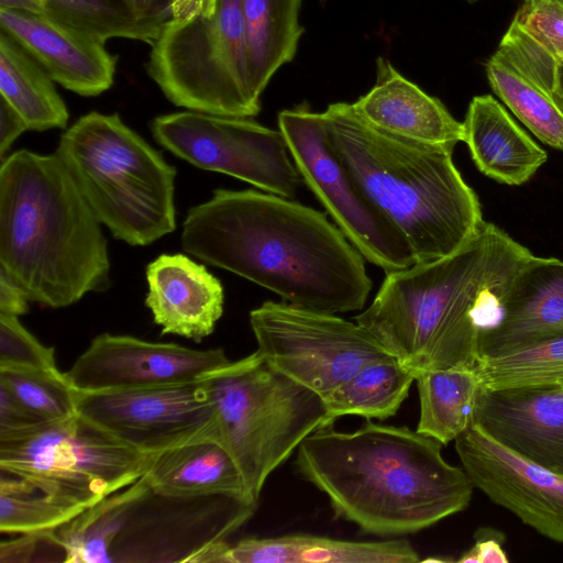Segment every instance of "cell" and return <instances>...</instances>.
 I'll use <instances>...</instances> for the list:
<instances>
[{
    "mask_svg": "<svg viewBox=\"0 0 563 563\" xmlns=\"http://www.w3.org/2000/svg\"><path fill=\"white\" fill-rule=\"evenodd\" d=\"M27 126L21 115L2 97H0V157L7 156L13 142L25 131Z\"/></svg>",
    "mask_w": 563,
    "mask_h": 563,
    "instance_id": "obj_40",
    "label": "cell"
},
{
    "mask_svg": "<svg viewBox=\"0 0 563 563\" xmlns=\"http://www.w3.org/2000/svg\"><path fill=\"white\" fill-rule=\"evenodd\" d=\"M442 443L413 431L372 422L353 432L333 424L297 448L296 467L362 531L391 537L418 532L464 510L474 486L448 463Z\"/></svg>",
    "mask_w": 563,
    "mask_h": 563,
    "instance_id": "obj_3",
    "label": "cell"
},
{
    "mask_svg": "<svg viewBox=\"0 0 563 563\" xmlns=\"http://www.w3.org/2000/svg\"><path fill=\"white\" fill-rule=\"evenodd\" d=\"M0 481V531L29 533L55 530L86 508L36 489L8 474Z\"/></svg>",
    "mask_w": 563,
    "mask_h": 563,
    "instance_id": "obj_31",
    "label": "cell"
},
{
    "mask_svg": "<svg viewBox=\"0 0 563 563\" xmlns=\"http://www.w3.org/2000/svg\"><path fill=\"white\" fill-rule=\"evenodd\" d=\"M145 305L162 333L199 343L223 313L221 282L205 265L184 254H162L146 267Z\"/></svg>",
    "mask_w": 563,
    "mask_h": 563,
    "instance_id": "obj_19",
    "label": "cell"
},
{
    "mask_svg": "<svg viewBox=\"0 0 563 563\" xmlns=\"http://www.w3.org/2000/svg\"><path fill=\"white\" fill-rule=\"evenodd\" d=\"M408 540L350 541L311 534L224 540L201 549L194 562L212 563H416Z\"/></svg>",
    "mask_w": 563,
    "mask_h": 563,
    "instance_id": "obj_20",
    "label": "cell"
},
{
    "mask_svg": "<svg viewBox=\"0 0 563 563\" xmlns=\"http://www.w3.org/2000/svg\"><path fill=\"white\" fill-rule=\"evenodd\" d=\"M563 4V0H559Z\"/></svg>",
    "mask_w": 563,
    "mask_h": 563,
    "instance_id": "obj_44",
    "label": "cell"
},
{
    "mask_svg": "<svg viewBox=\"0 0 563 563\" xmlns=\"http://www.w3.org/2000/svg\"><path fill=\"white\" fill-rule=\"evenodd\" d=\"M1 31L27 51L52 79L80 96H98L113 84L115 57L104 43L46 13L0 9Z\"/></svg>",
    "mask_w": 563,
    "mask_h": 563,
    "instance_id": "obj_17",
    "label": "cell"
},
{
    "mask_svg": "<svg viewBox=\"0 0 563 563\" xmlns=\"http://www.w3.org/2000/svg\"><path fill=\"white\" fill-rule=\"evenodd\" d=\"M200 382L213 407L218 442L258 501L268 476L322 427L323 399L275 369L257 351L207 372Z\"/></svg>",
    "mask_w": 563,
    "mask_h": 563,
    "instance_id": "obj_7",
    "label": "cell"
},
{
    "mask_svg": "<svg viewBox=\"0 0 563 563\" xmlns=\"http://www.w3.org/2000/svg\"><path fill=\"white\" fill-rule=\"evenodd\" d=\"M151 131L175 156L265 192L291 199L302 181L280 130L251 118L188 110L156 117Z\"/></svg>",
    "mask_w": 563,
    "mask_h": 563,
    "instance_id": "obj_12",
    "label": "cell"
},
{
    "mask_svg": "<svg viewBox=\"0 0 563 563\" xmlns=\"http://www.w3.org/2000/svg\"><path fill=\"white\" fill-rule=\"evenodd\" d=\"M472 485L540 534L563 543V477L472 424L455 440Z\"/></svg>",
    "mask_w": 563,
    "mask_h": 563,
    "instance_id": "obj_14",
    "label": "cell"
},
{
    "mask_svg": "<svg viewBox=\"0 0 563 563\" xmlns=\"http://www.w3.org/2000/svg\"><path fill=\"white\" fill-rule=\"evenodd\" d=\"M257 352L322 399L362 367L394 357L366 329L335 313L265 301L250 312Z\"/></svg>",
    "mask_w": 563,
    "mask_h": 563,
    "instance_id": "obj_10",
    "label": "cell"
},
{
    "mask_svg": "<svg viewBox=\"0 0 563 563\" xmlns=\"http://www.w3.org/2000/svg\"><path fill=\"white\" fill-rule=\"evenodd\" d=\"M76 411L146 454L199 440L218 441L213 407L200 379L123 390H76Z\"/></svg>",
    "mask_w": 563,
    "mask_h": 563,
    "instance_id": "obj_13",
    "label": "cell"
},
{
    "mask_svg": "<svg viewBox=\"0 0 563 563\" xmlns=\"http://www.w3.org/2000/svg\"><path fill=\"white\" fill-rule=\"evenodd\" d=\"M153 455L79 413L0 439L1 472L84 508L140 479Z\"/></svg>",
    "mask_w": 563,
    "mask_h": 563,
    "instance_id": "obj_9",
    "label": "cell"
},
{
    "mask_svg": "<svg viewBox=\"0 0 563 563\" xmlns=\"http://www.w3.org/2000/svg\"><path fill=\"white\" fill-rule=\"evenodd\" d=\"M352 106L369 124L408 140L454 146L463 142V122L385 57L376 59L375 85Z\"/></svg>",
    "mask_w": 563,
    "mask_h": 563,
    "instance_id": "obj_21",
    "label": "cell"
},
{
    "mask_svg": "<svg viewBox=\"0 0 563 563\" xmlns=\"http://www.w3.org/2000/svg\"><path fill=\"white\" fill-rule=\"evenodd\" d=\"M180 241L298 308L358 311L373 286L364 257L324 213L269 192L214 190L188 210Z\"/></svg>",
    "mask_w": 563,
    "mask_h": 563,
    "instance_id": "obj_1",
    "label": "cell"
},
{
    "mask_svg": "<svg viewBox=\"0 0 563 563\" xmlns=\"http://www.w3.org/2000/svg\"><path fill=\"white\" fill-rule=\"evenodd\" d=\"M467 2H475L476 0H466Z\"/></svg>",
    "mask_w": 563,
    "mask_h": 563,
    "instance_id": "obj_43",
    "label": "cell"
},
{
    "mask_svg": "<svg viewBox=\"0 0 563 563\" xmlns=\"http://www.w3.org/2000/svg\"><path fill=\"white\" fill-rule=\"evenodd\" d=\"M553 98L563 109V60H559L556 66Z\"/></svg>",
    "mask_w": 563,
    "mask_h": 563,
    "instance_id": "obj_42",
    "label": "cell"
},
{
    "mask_svg": "<svg viewBox=\"0 0 563 563\" xmlns=\"http://www.w3.org/2000/svg\"><path fill=\"white\" fill-rule=\"evenodd\" d=\"M277 121L302 181L364 260L385 274L413 265L406 242L335 155L322 113L300 104L280 111Z\"/></svg>",
    "mask_w": 563,
    "mask_h": 563,
    "instance_id": "obj_11",
    "label": "cell"
},
{
    "mask_svg": "<svg viewBox=\"0 0 563 563\" xmlns=\"http://www.w3.org/2000/svg\"><path fill=\"white\" fill-rule=\"evenodd\" d=\"M514 21L563 60V4L559 0H522Z\"/></svg>",
    "mask_w": 563,
    "mask_h": 563,
    "instance_id": "obj_35",
    "label": "cell"
},
{
    "mask_svg": "<svg viewBox=\"0 0 563 563\" xmlns=\"http://www.w3.org/2000/svg\"><path fill=\"white\" fill-rule=\"evenodd\" d=\"M477 371L486 388L563 386V336L482 358Z\"/></svg>",
    "mask_w": 563,
    "mask_h": 563,
    "instance_id": "obj_32",
    "label": "cell"
},
{
    "mask_svg": "<svg viewBox=\"0 0 563 563\" xmlns=\"http://www.w3.org/2000/svg\"><path fill=\"white\" fill-rule=\"evenodd\" d=\"M55 154L113 238L143 246L175 230L176 168L118 113L80 117Z\"/></svg>",
    "mask_w": 563,
    "mask_h": 563,
    "instance_id": "obj_6",
    "label": "cell"
},
{
    "mask_svg": "<svg viewBox=\"0 0 563 563\" xmlns=\"http://www.w3.org/2000/svg\"><path fill=\"white\" fill-rule=\"evenodd\" d=\"M42 422L44 421L24 408L5 387L0 385V439Z\"/></svg>",
    "mask_w": 563,
    "mask_h": 563,
    "instance_id": "obj_36",
    "label": "cell"
},
{
    "mask_svg": "<svg viewBox=\"0 0 563 563\" xmlns=\"http://www.w3.org/2000/svg\"><path fill=\"white\" fill-rule=\"evenodd\" d=\"M415 382L420 400L418 432L445 445L473 424L483 387L477 368L423 371Z\"/></svg>",
    "mask_w": 563,
    "mask_h": 563,
    "instance_id": "obj_27",
    "label": "cell"
},
{
    "mask_svg": "<svg viewBox=\"0 0 563 563\" xmlns=\"http://www.w3.org/2000/svg\"><path fill=\"white\" fill-rule=\"evenodd\" d=\"M49 531L22 533L20 538L0 545V562H27L40 548Z\"/></svg>",
    "mask_w": 563,
    "mask_h": 563,
    "instance_id": "obj_38",
    "label": "cell"
},
{
    "mask_svg": "<svg viewBox=\"0 0 563 563\" xmlns=\"http://www.w3.org/2000/svg\"><path fill=\"white\" fill-rule=\"evenodd\" d=\"M151 45L148 75L174 104L236 118L261 111L240 0H196Z\"/></svg>",
    "mask_w": 563,
    "mask_h": 563,
    "instance_id": "obj_8",
    "label": "cell"
},
{
    "mask_svg": "<svg viewBox=\"0 0 563 563\" xmlns=\"http://www.w3.org/2000/svg\"><path fill=\"white\" fill-rule=\"evenodd\" d=\"M229 361L221 349L194 350L102 333L65 375L80 393L123 390L196 382Z\"/></svg>",
    "mask_w": 563,
    "mask_h": 563,
    "instance_id": "obj_15",
    "label": "cell"
},
{
    "mask_svg": "<svg viewBox=\"0 0 563 563\" xmlns=\"http://www.w3.org/2000/svg\"><path fill=\"white\" fill-rule=\"evenodd\" d=\"M459 562L507 563L508 559L501 547V534L495 530H478L474 545L462 554Z\"/></svg>",
    "mask_w": 563,
    "mask_h": 563,
    "instance_id": "obj_37",
    "label": "cell"
},
{
    "mask_svg": "<svg viewBox=\"0 0 563 563\" xmlns=\"http://www.w3.org/2000/svg\"><path fill=\"white\" fill-rule=\"evenodd\" d=\"M46 14L106 42L113 37L152 44L175 14L196 0H43Z\"/></svg>",
    "mask_w": 563,
    "mask_h": 563,
    "instance_id": "obj_24",
    "label": "cell"
},
{
    "mask_svg": "<svg viewBox=\"0 0 563 563\" xmlns=\"http://www.w3.org/2000/svg\"><path fill=\"white\" fill-rule=\"evenodd\" d=\"M249 49L251 78L261 97L274 74L296 55L303 27L302 0H240Z\"/></svg>",
    "mask_w": 563,
    "mask_h": 563,
    "instance_id": "obj_26",
    "label": "cell"
},
{
    "mask_svg": "<svg viewBox=\"0 0 563 563\" xmlns=\"http://www.w3.org/2000/svg\"><path fill=\"white\" fill-rule=\"evenodd\" d=\"M463 129L475 165L498 183L522 185L547 162V152L490 95L472 99Z\"/></svg>",
    "mask_w": 563,
    "mask_h": 563,
    "instance_id": "obj_22",
    "label": "cell"
},
{
    "mask_svg": "<svg viewBox=\"0 0 563 563\" xmlns=\"http://www.w3.org/2000/svg\"><path fill=\"white\" fill-rule=\"evenodd\" d=\"M532 253L494 223L446 257L385 274L354 320L402 366L476 369L479 335L501 318V298Z\"/></svg>",
    "mask_w": 563,
    "mask_h": 563,
    "instance_id": "obj_2",
    "label": "cell"
},
{
    "mask_svg": "<svg viewBox=\"0 0 563 563\" xmlns=\"http://www.w3.org/2000/svg\"><path fill=\"white\" fill-rule=\"evenodd\" d=\"M473 424L563 477V386L482 387Z\"/></svg>",
    "mask_w": 563,
    "mask_h": 563,
    "instance_id": "obj_16",
    "label": "cell"
},
{
    "mask_svg": "<svg viewBox=\"0 0 563 563\" xmlns=\"http://www.w3.org/2000/svg\"><path fill=\"white\" fill-rule=\"evenodd\" d=\"M0 385L44 422L70 418L76 411V390L60 371L0 367Z\"/></svg>",
    "mask_w": 563,
    "mask_h": 563,
    "instance_id": "obj_33",
    "label": "cell"
},
{
    "mask_svg": "<svg viewBox=\"0 0 563 563\" xmlns=\"http://www.w3.org/2000/svg\"><path fill=\"white\" fill-rule=\"evenodd\" d=\"M30 301L19 283L0 268V313L20 317L27 312Z\"/></svg>",
    "mask_w": 563,
    "mask_h": 563,
    "instance_id": "obj_39",
    "label": "cell"
},
{
    "mask_svg": "<svg viewBox=\"0 0 563 563\" xmlns=\"http://www.w3.org/2000/svg\"><path fill=\"white\" fill-rule=\"evenodd\" d=\"M415 380V373L395 357L373 362L323 399L325 417L322 427L333 424L343 416L369 420L395 416Z\"/></svg>",
    "mask_w": 563,
    "mask_h": 563,
    "instance_id": "obj_28",
    "label": "cell"
},
{
    "mask_svg": "<svg viewBox=\"0 0 563 563\" xmlns=\"http://www.w3.org/2000/svg\"><path fill=\"white\" fill-rule=\"evenodd\" d=\"M322 118L335 155L416 263L452 255L479 232L485 222L481 203L453 162L454 145L383 131L352 103H331Z\"/></svg>",
    "mask_w": 563,
    "mask_h": 563,
    "instance_id": "obj_5",
    "label": "cell"
},
{
    "mask_svg": "<svg viewBox=\"0 0 563 563\" xmlns=\"http://www.w3.org/2000/svg\"><path fill=\"white\" fill-rule=\"evenodd\" d=\"M44 67L10 35L0 32V97L27 130L65 129L68 110Z\"/></svg>",
    "mask_w": 563,
    "mask_h": 563,
    "instance_id": "obj_25",
    "label": "cell"
},
{
    "mask_svg": "<svg viewBox=\"0 0 563 563\" xmlns=\"http://www.w3.org/2000/svg\"><path fill=\"white\" fill-rule=\"evenodd\" d=\"M0 367L59 371L54 349L42 344L19 317L0 313Z\"/></svg>",
    "mask_w": 563,
    "mask_h": 563,
    "instance_id": "obj_34",
    "label": "cell"
},
{
    "mask_svg": "<svg viewBox=\"0 0 563 563\" xmlns=\"http://www.w3.org/2000/svg\"><path fill=\"white\" fill-rule=\"evenodd\" d=\"M143 477L152 492L162 496H228L257 504L235 461L216 440H199L154 454Z\"/></svg>",
    "mask_w": 563,
    "mask_h": 563,
    "instance_id": "obj_23",
    "label": "cell"
},
{
    "mask_svg": "<svg viewBox=\"0 0 563 563\" xmlns=\"http://www.w3.org/2000/svg\"><path fill=\"white\" fill-rule=\"evenodd\" d=\"M0 9L46 13L43 0H0Z\"/></svg>",
    "mask_w": 563,
    "mask_h": 563,
    "instance_id": "obj_41",
    "label": "cell"
},
{
    "mask_svg": "<svg viewBox=\"0 0 563 563\" xmlns=\"http://www.w3.org/2000/svg\"><path fill=\"white\" fill-rule=\"evenodd\" d=\"M148 489L142 476L53 530L65 551L64 562H111V548L131 505Z\"/></svg>",
    "mask_w": 563,
    "mask_h": 563,
    "instance_id": "obj_29",
    "label": "cell"
},
{
    "mask_svg": "<svg viewBox=\"0 0 563 563\" xmlns=\"http://www.w3.org/2000/svg\"><path fill=\"white\" fill-rule=\"evenodd\" d=\"M493 91L542 143L563 150V109L499 51L486 63Z\"/></svg>",
    "mask_w": 563,
    "mask_h": 563,
    "instance_id": "obj_30",
    "label": "cell"
},
{
    "mask_svg": "<svg viewBox=\"0 0 563 563\" xmlns=\"http://www.w3.org/2000/svg\"><path fill=\"white\" fill-rule=\"evenodd\" d=\"M101 222L54 153L25 148L0 166V268L31 301L64 308L110 287Z\"/></svg>",
    "mask_w": 563,
    "mask_h": 563,
    "instance_id": "obj_4",
    "label": "cell"
},
{
    "mask_svg": "<svg viewBox=\"0 0 563 563\" xmlns=\"http://www.w3.org/2000/svg\"><path fill=\"white\" fill-rule=\"evenodd\" d=\"M501 311L479 335L481 360L563 336V261L531 255L504 294Z\"/></svg>",
    "mask_w": 563,
    "mask_h": 563,
    "instance_id": "obj_18",
    "label": "cell"
}]
</instances>
